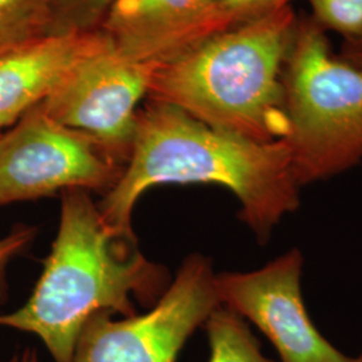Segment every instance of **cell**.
Listing matches in <instances>:
<instances>
[{
	"label": "cell",
	"mask_w": 362,
	"mask_h": 362,
	"mask_svg": "<svg viewBox=\"0 0 362 362\" xmlns=\"http://www.w3.org/2000/svg\"><path fill=\"white\" fill-rule=\"evenodd\" d=\"M302 272L303 255L293 248L258 270L216 274L220 305L255 325L281 362H362L337 349L311 321Z\"/></svg>",
	"instance_id": "cell-7"
},
{
	"label": "cell",
	"mask_w": 362,
	"mask_h": 362,
	"mask_svg": "<svg viewBox=\"0 0 362 362\" xmlns=\"http://www.w3.org/2000/svg\"><path fill=\"white\" fill-rule=\"evenodd\" d=\"M124 169L94 137L58 124L37 105L0 136V207L69 189L106 194Z\"/></svg>",
	"instance_id": "cell-6"
},
{
	"label": "cell",
	"mask_w": 362,
	"mask_h": 362,
	"mask_svg": "<svg viewBox=\"0 0 362 362\" xmlns=\"http://www.w3.org/2000/svg\"><path fill=\"white\" fill-rule=\"evenodd\" d=\"M101 1H109V0H101Z\"/></svg>",
	"instance_id": "cell-19"
},
{
	"label": "cell",
	"mask_w": 362,
	"mask_h": 362,
	"mask_svg": "<svg viewBox=\"0 0 362 362\" xmlns=\"http://www.w3.org/2000/svg\"><path fill=\"white\" fill-rule=\"evenodd\" d=\"M157 65L133 61L113 45L79 62L39 106L58 124L89 134L128 163L136 107L149 91Z\"/></svg>",
	"instance_id": "cell-8"
},
{
	"label": "cell",
	"mask_w": 362,
	"mask_h": 362,
	"mask_svg": "<svg viewBox=\"0 0 362 362\" xmlns=\"http://www.w3.org/2000/svg\"><path fill=\"white\" fill-rule=\"evenodd\" d=\"M313 19L345 40L362 37V0H308Z\"/></svg>",
	"instance_id": "cell-13"
},
{
	"label": "cell",
	"mask_w": 362,
	"mask_h": 362,
	"mask_svg": "<svg viewBox=\"0 0 362 362\" xmlns=\"http://www.w3.org/2000/svg\"><path fill=\"white\" fill-rule=\"evenodd\" d=\"M113 47L107 35L49 34L0 58V129L43 103L64 78L93 54Z\"/></svg>",
	"instance_id": "cell-10"
},
{
	"label": "cell",
	"mask_w": 362,
	"mask_h": 362,
	"mask_svg": "<svg viewBox=\"0 0 362 362\" xmlns=\"http://www.w3.org/2000/svg\"><path fill=\"white\" fill-rule=\"evenodd\" d=\"M290 4L158 62L149 94L212 128L259 143L288 133L284 69L297 28Z\"/></svg>",
	"instance_id": "cell-3"
},
{
	"label": "cell",
	"mask_w": 362,
	"mask_h": 362,
	"mask_svg": "<svg viewBox=\"0 0 362 362\" xmlns=\"http://www.w3.org/2000/svg\"><path fill=\"white\" fill-rule=\"evenodd\" d=\"M219 305L211 259L192 254L145 314L124 320L109 311L94 314L82 327L70 362H176Z\"/></svg>",
	"instance_id": "cell-5"
},
{
	"label": "cell",
	"mask_w": 362,
	"mask_h": 362,
	"mask_svg": "<svg viewBox=\"0 0 362 362\" xmlns=\"http://www.w3.org/2000/svg\"><path fill=\"white\" fill-rule=\"evenodd\" d=\"M37 236L33 226H16L0 239V297L6 293V270L15 257L23 252Z\"/></svg>",
	"instance_id": "cell-14"
},
{
	"label": "cell",
	"mask_w": 362,
	"mask_h": 362,
	"mask_svg": "<svg viewBox=\"0 0 362 362\" xmlns=\"http://www.w3.org/2000/svg\"><path fill=\"white\" fill-rule=\"evenodd\" d=\"M291 163L302 187L362 161V69L336 57L313 18L298 21L284 69Z\"/></svg>",
	"instance_id": "cell-4"
},
{
	"label": "cell",
	"mask_w": 362,
	"mask_h": 362,
	"mask_svg": "<svg viewBox=\"0 0 362 362\" xmlns=\"http://www.w3.org/2000/svg\"><path fill=\"white\" fill-rule=\"evenodd\" d=\"M338 58L348 62L350 65L362 69V37L345 40Z\"/></svg>",
	"instance_id": "cell-16"
},
{
	"label": "cell",
	"mask_w": 362,
	"mask_h": 362,
	"mask_svg": "<svg viewBox=\"0 0 362 362\" xmlns=\"http://www.w3.org/2000/svg\"><path fill=\"white\" fill-rule=\"evenodd\" d=\"M106 27L119 54L160 62L235 25L219 0H115Z\"/></svg>",
	"instance_id": "cell-9"
},
{
	"label": "cell",
	"mask_w": 362,
	"mask_h": 362,
	"mask_svg": "<svg viewBox=\"0 0 362 362\" xmlns=\"http://www.w3.org/2000/svg\"><path fill=\"white\" fill-rule=\"evenodd\" d=\"M291 0H219L220 8L235 26L257 19L272 10L290 4Z\"/></svg>",
	"instance_id": "cell-15"
},
{
	"label": "cell",
	"mask_w": 362,
	"mask_h": 362,
	"mask_svg": "<svg viewBox=\"0 0 362 362\" xmlns=\"http://www.w3.org/2000/svg\"><path fill=\"white\" fill-rule=\"evenodd\" d=\"M62 196L59 228L31 297L0 326L38 337L54 362H70L78 336L101 311L136 314L133 299L153 303L168 287V272L144 257L136 240L113 233L88 191Z\"/></svg>",
	"instance_id": "cell-2"
},
{
	"label": "cell",
	"mask_w": 362,
	"mask_h": 362,
	"mask_svg": "<svg viewBox=\"0 0 362 362\" xmlns=\"http://www.w3.org/2000/svg\"><path fill=\"white\" fill-rule=\"evenodd\" d=\"M161 184L226 187L239 200V218L260 243H267L275 227L300 204L285 140L254 141L155 103L137 115L124 173L98 206L105 224L136 240L133 209L145 191Z\"/></svg>",
	"instance_id": "cell-1"
},
{
	"label": "cell",
	"mask_w": 362,
	"mask_h": 362,
	"mask_svg": "<svg viewBox=\"0 0 362 362\" xmlns=\"http://www.w3.org/2000/svg\"><path fill=\"white\" fill-rule=\"evenodd\" d=\"M209 345L208 362H274L260 349L248 322L219 305L204 322Z\"/></svg>",
	"instance_id": "cell-11"
},
{
	"label": "cell",
	"mask_w": 362,
	"mask_h": 362,
	"mask_svg": "<svg viewBox=\"0 0 362 362\" xmlns=\"http://www.w3.org/2000/svg\"><path fill=\"white\" fill-rule=\"evenodd\" d=\"M358 356H360V358H361V360H362V351H361V353H360V354H358Z\"/></svg>",
	"instance_id": "cell-18"
},
{
	"label": "cell",
	"mask_w": 362,
	"mask_h": 362,
	"mask_svg": "<svg viewBox=\"0 0 362 362\" xmlns=\"http://www.w3.org/2000/svg\"><path fill=\"white\" fill-rule=\"evenodd\" d=\"M0 362H39V358L35 349L26 348V349L22 350L21 353L13 354V357L8 358L7 361L0 360Z\"/></svg>",
	"instance_id": "cell-17"
},
{
	"label": "cell",
	"mask_w": 362,
	"mask_h": 362,
	"mask_svg": "<svg viewBox=\"0 0 362 362\" xmlns=\"http://www.w3.org/2000/svg\"><path fill=\"white\" fill-rule=\"evenodd\" d=\"M50 0H0V58L49 35Z\"/></svg>",
	"instance_id": "cell-12"
}]
</instances>
